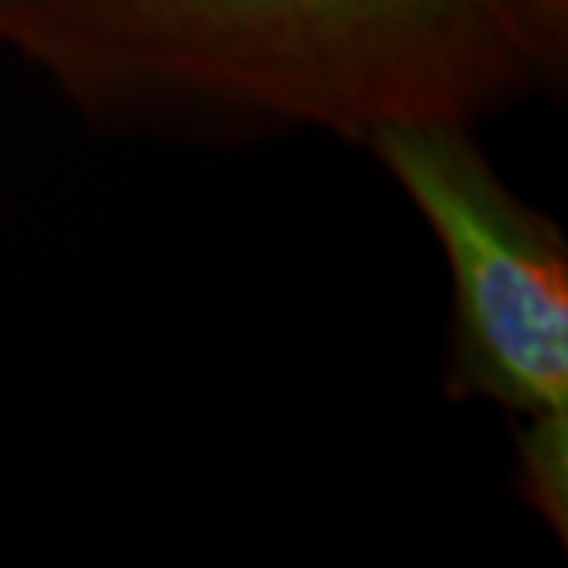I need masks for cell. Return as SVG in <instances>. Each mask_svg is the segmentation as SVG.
<instances>
[{"label":"cell","mask_w":568,"mask_h":568,"mask_svg":"<svg viewBox=\"0 0 568 568\" xmlns=\"http://www.w3.org/2000/svg\"><path fill=\"white\" fill-rule=\"evenodd\" d=\"M0 44L104 126L369 144L554 97L568 0H0Z\"/></svg>","instance_id":"1"},{"label":"cell","mask_w":568,"mask_h":568,"mask_svg":"<svg viewBox=\"0 0 568 568\" xmlns=\"http://www.w3.org/2000/svg\"><path fill=\"white\" fill-rule=\"evenodd\" d=\"M439 241L454 284L447 392L509 417L517 491L568 536V244L525 203L473 130L395 126L369 144Z\"/></svg>","instance_id":"2"}]
</instances>
